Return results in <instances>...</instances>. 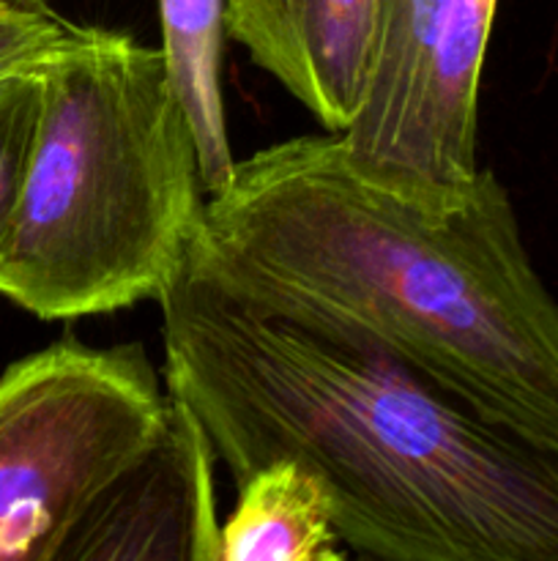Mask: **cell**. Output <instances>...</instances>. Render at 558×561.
I'll list each match as a JSON object with an SVG mask.
<instances>
[{
	"instance_id": "6da1fadb",
	"label": "cell",
	"mask_w": 558,
	"mask_h": 561,
	"mask_svg": "<svg viewBox=\"0 0 558 561\" xmlns=\"http://www.w3.org/2000/svg\"><path fill=\"white\" fill-rule=\"evenodd\" d=\"M186 272L263 316L377 345L558 447V301L492 170L427 195L361 170L334 131L290 137L208 195Z\"/></svg>"
},
{
	"instance_id": "7a4b0ae2",
	"label": "cell",
	"mask_w": 558,
	"mask_h": 561,
	"mask_svg": "<svg viewBox=\"0 0 558 561\" xmlns=\"http://www.w3.org/2000/svg\"><path fill=\"white\" fill-rule=\"evenodd\" d=\"M156 301L164 381L235 485L295 460L361 557L558 561V447L377 345L263 316L186 268Z\"/></svg>"
},
{
	"instance_id": "3957f363",
	"label": "cell",
	"mask_w": 558,
	"mask_h": 561,
	"mask_svg": "<svg viewBox=\"0 0 558 561\" xmlns=\"http://www.w3.org/2000/svg\"><path fill=\"white\" fill-rule=\"evenodd\" d=\"M208 192L162 49L85 25L42 66V113L0 247V296L44 321L159 299Z\"/></svg>"
},
{
	"instance_id": "277c9868",
	"label": "cell",
	"mask_w": 558,
	"mask_h": 561,
	"mask_svg": "<svg viewBox=\"0 0 558 561\" xmlns=\"http://www.w3.org/2000/svg\"><path fill=\"white\" fill-rule=\"evenodd\" d=\"M173 416L140 343L58 340L0 376V561H60Z\"/></svg>"
},
{
	"instance_id": "5b68a950",
	"label": "cell",
	"mask_w": 558,
	"mask_h": 561,
	"mask_svg": "<svg viewBox=\"0 0 558 561\" xmlns=\"http://www.w3.org/2000/svg\"><path fill=\"white\" fill-rule=\"evenodd\" d=\"M498 0H383L359 113L342 131L367 173L427 195L479 175L476 121Z\"/></svg>"
},
{
	"instance_id": "8992f818",
	"label": "cell",
	"mask_w": 558,
	"mask_h": 561,
	"mask_svg": "<svg viewBox=\"0 0 558 561\" xmlns=\"http://www.w3.org/2000/svg\"><path fill=\"white\" fill-rule=\"evenodd\" d=\"M213 463L200 422L173 394L162 442L98 499L60 561H219Z\"/></svg>"
},
{
	"instance_id": "52a82bcc",
	"label": "cell",
	"mask_w": 558,
	"mask_h": 561,
	"mask_svg": "<svg viewBox=\"0 0 558 561\" xmlns=\"http://www.w3.org/2000/svg\"><path fill=\"white\" fill-rule=\"evenodd\" d=\"M383 0H224V33L342 135L359 113Z\"/></svg>"
},
{
	"instance_id": "ba28073f",
	"label": "cell",
	"mask_w": 558,
	"mask_h": 561,
	"mask_svg": "<svg viewBox=\"0 0 558 561\" xmlns=\"http://www.w3.org/2000/svg\"><path fill=\"white\" fill-rule=\"evenodd\" d=\"M348 548L326 491L295 460H274L239 482V504L219 529V561H342Z\"/></svg>"
},
{
	"instance_id": "9c48e42d",
	"label": "cell",
	"mask_w": 558,
	"mask_h": 561,
	"mask_svg": "<svg viewBox=\"0 0 558 561\" xmlns=\"http://www.w3.org/2000/svg\"><path fill=\"white\" fill-rule=\"evenodd\" d=\"M159 49L195 135L202 184L213 195L235 168L222 99L224 0H159Z\"/></svg>"
},
{
	"instance_id": "30bf717a",
	"label": "cell",
	"mask_w": 558,
	"mask_h": 561,
	"mask_svg": "<svg viewBox=\"0 0 558 561\" xmlns=\"http://www.w3.org/2000/svg\"><path fill=\"white\" fill-rule=\"evenodd\" d=\"M42 113V66L0 77V247L14 217Z\"/></svg>"
},
{
	"instance_id": "8fae6325",
	"label": "cell",
	"mask_w": 558,
	"mask_h": 561,
	"mask_svg": "<svg viewBox=\"0 0 558 561\" xmlns=\"http://www.w3.org/2000/svg\"><path fill=\"white\" fill-rule=\"evenodd\" d=\"M85 25L66 20L49 0H0V77L38 69L69 49Z\"/></svg>"
}]
</instances>
